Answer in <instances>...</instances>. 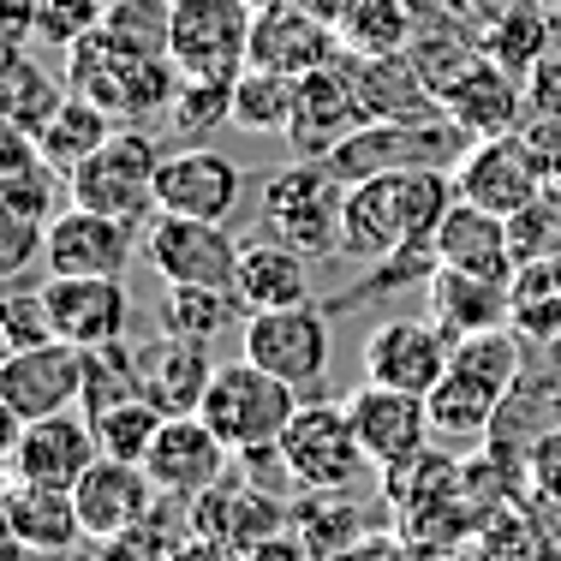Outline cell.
Instances as JSON below:
<instances>
[{
  "mask_svg": "<svg viewBox=\"0 0 561 561\" xmlns=\"http://www.w3.org/2000/svg\"><path fill=\"white\" fill-rule=\"evenodd\" d=\"M531 365V346L514 329H484V335H466L454 346L448 377L431 394V424L443 443H490L496 419L507 412V400L519 394Z\"/></svg>",
  "mask_w": 561,
  "mask_h": 561,
  "instance_id": "6da1fadb",
  "label": "cell"
},
{
  "mask_svg": "<svg viewBox=\"0 0 561 561\" xmlns=\"http://www.w3.org/2000/svg\"><path fill=\"white\" fill-rule=\"evenodd\" d=\"M299 407L305 400L293 382L270 377V370L251 365V358H233V365H216L209 394L197 412H204V424L233 448V460H257V454L280 448V436H287V424Z\"/></svg>",
  "mask_w": 561,
  "mask_h": 561,
  "instance_id": "7a4b0ae2",
  "label": "cell"
},
{
  "mask_svg": "<svg viewBox=\"0 0 561 561\" xmlns=\"http://www.w3.org/2000/svg\"><path fill=\"white\" fill-rule=\"evenodd\" d=\"M472 150L460 126L448 114L431 119H370L358 126L346 144L323 156V168L335 173L341 185H365L382 180V173H424V168H460V156Z\"/></svg>",
  "mask_w": 561,
  "mask_h": 561,
  "instance_id": "3957f363",
  "label": "cell"
},
{
  "mask_svg": "<svg viewBox=\"0 0 561 561\" xmlns=\"http://www.w3.org/2000/svg\"><path fill=\"white\" fill-rule=\"evenodd\" d=\"M180 78L185 72L173 60L119 55V48L102 43V31L66 55V84H72V96L108 108L119 126H138V119H150V114H168L173 96H180Z\"/></svg>",
  "mask_w": 561,
  "mask_h": 561,
  "instance_id": "277c9868",
  "label": "cell"
},
{
  "mask_svg": "<svg viewBox=\"0 0 561 561\" xmlns=\"http://www.w3.org/2000/svg\"><path fill=\"white\" fill-rule=\"evenodd\" d=\"M341 216H346V185L323 162H293L270 173V185H263V221L305 263L341 257Z\"/></svg>",
  "mask_w": 561,
  "mask_h": 561,
  "instance_id": "5b68a950",
  "label": "cell"
},
{
  "mask_svg": "<svg viewBox=\"0 0 561 561\" xmlns=\"http://www.w3.org/2000/svg\"><path fill=\"white\" fill-rule=\"evenodd\" d=\"M168 150L144 126H119L90 162L72 168V204L96 209L114 221H156V173H162Z\"/></svg>",
  "mask_w": 561,
  "mask_h": 561,
  "instance_id": "8992f818",
  "label": "cell"
},
{
  "mask_svg": "<svg viewBox=\"0 0 561 561\" xmlns=\"http://www.w3.org/2000/svg\"><path fill=\"white\" fill-rule=\"evenodd\" d=\"M280 460H287L293 484L299 490H323V496H341V490H353L358 478H365L370 454L358 443L353 431V412H346V400H305L299 412H293L287 436H280Z\"/></svg>",
  "mask_w": 561,
  "mask_h": 561,
  "instance_id": "52a82bcc",
  "label": "cell"
},
{
  "mask_svg": "<svg viewBox=\"0 0 561 561\" xmlns=\"http://www.w3.org/2000/svg\"><path fill=\"white\" fill-rule=\"evenodd\" d=\"M454 185H460L466 204L490 209V216H519V209L550 197V150L538 138H526V131L484 138L460 156Z\"/></svg>",
  "mask_w": 561,
  "mask_h": 561,
  "instance_id": "ba28073f",
  "label": "cell"
},
{
  "mask_svg": "<svg viewBox=\"0 0 561 561\" xmlns=\"http://www.w3.org/2000/svg\"><path fill=\"white\" fill-rule=\"evenodd\" d=\"M251 365H263L270 377L293 382L299 394L323 389L329 365H335V317L317 305H287V311H257L245 317L239 335Z\"/></svg>",
  "mask_w": 561,
  "mask_h": 561,
  "instance_id": "9c48e42d",
  "label": "cell"
},
{
  "mask_svg": "<svg viewBox=\"0 0 561 561\" xmlns=\"http://www.w3.org/2000/svg\"><path fill=\"white\" fill-rule=\"evenodd\" d=\"M257 0H173V66L192 78H233L251 60Z\"/></svg>",
  "mask_w": 561,
  "mask_h": 561,
  "instance_id": "30bf717a",
  "label": "cell"
},
{
  "mask_svg": "<svg viewBox=\"0 0 561 561\" xmlns=\"http://www.w3.org/2000/svg\"><path fill=\"white\" fill-rule=\"evenodd\" d=\"M245 197V173L216 144H180L168 150L156 173V216H192V221H233Z\"/></svg>",
  "mask_w": 561,
  "mask_h": 561,
  "instance_id": "8fae6325",
  "label": "cell"
},
{
  "mask_svg": "<svg viewBox=\"0 0 561 561\" xmlns=\"http://www.w3.org/2000/svg\"><path fill=\"white\" fill-rule=\"evenodd\" d=\"M454 341L436 317H389L365 335V382L407 394H431L454 365Z\"/></svg>",
  "mask_w": 561,
  "mask_h": 561,
  "instance_id": "7c38bea8",
  "label": "cell"
},
{
  "mask_svg": "<svg viewBox=\"0 0 561 561\" xmlns=\"http://www.w3.org/2000/svg\"><path fill=\"white\" fill-rule=\"evenodd\" d=\"M84 400V346H24V353H7L0 365V412L12 424H36L55 419V412H72Z\"/></svg>",
  "mask_w": 561,
  "mask_h": 561,
  "instance_id": "4fadbf2b",
  "label": "cell"
},
{
  "mask_svg": "<svg viewBox=\"0 0 561 561\" xmlns=\"http://www.w3.org/2000/svg\"><path fill=\"white\" fill-rule=\"evenodd\" d=\"M144 257L162 275V287H233L239 275V239L221 221L192 216H156L144 233Z\"/></svg>",
  "mask_w": 561,
  "mask_h": 561,
  "instance_id": "5bb4252c",
  "label": "cell"
},
{
  "mask_svg": "<svg viewBox=\"0 0 561 561\" xmlns=\"http://www.w3.org/2000/svg\"><path fill=\"white\" fill-rule=\"evenodd\" d=\"M43 311L55 341L66 346H114L131 329V299L126 280L114 275H48L43 280Z\"/></svg>",
  "mask_w": 561,
  "mask_h": 561,
  "instance_id": "9a60e30c",
  "label": "cell"
},
{
  "mask_svg": "<svg viewBox=\"0 0 561 561\" xmlns=\"http://www.w3.org/2000/svg\"><path fill=\"white\" fill-rule=\"evenodd\" d=\"M346 412H353V431H358V443H365L377 472H400V466H412L419 454H431L436 424H431V400L424 394L365 382V389L346 400Z\"/></svg>",
  "mask_w": 561,
  "mask_h": 561,
  "instance_id": "2e32d148",
  "label": "cell"
},
{
  "mask_svg": "<svg viewBox=\"0 0 561 561\" xmlns=\"http://www.w3.org/2000/svg\"><path fill=\"white\" fill-rule=\"evenodd\" d=\"M78 502V519H84V543H102V538H126V531H144L162 507V490L156 478L144 472L138 460H114L102 454L72 490Z\"/></svg>",
  "mask_w": 561,
  "mask_h": 561,
  "instance_id": "e0dca14e",
  "label": "cell"
},
{
  "mask_svg": "<svg viewBox=\"0 0 561 561\" xmlns=\"http://www.w3.org/2000/svg\"><path fill=\"white\" fill-rule=\"evenodd\" d=\"M102 460V443L90 431L84 412H55V419L19 424L7 443V466L24 484H48V490H78V478Z\"/></svg>",
  "mask_w": 561,
  "mask_h": 561,
  "instance_id": "ac0fdd59",
  "label": "cell"
},
{
  "mask_svg": "<svg viewBox=\"0 0 561 561\" xmlns=\"http://www.w3.org/2000/svg\"><path fill=\"white\" fill-rule=\"evenodd\" d=\"M144 472L156 478V490L173 502H197L209 484H221L233 472V448L221 443L204 424V412H180L156 431L150 454H144Z\"/></svg>",
  "mask_w": 561,
  "mask_h": 561,
  "instance_id": "d6986e66",
  "label": "cell"
},
{
  "mask_svg": "<svg viewBox=\"0 0 561 561\" xmlns=\"http://www.w3.org/2000/svg\"><path fill=\"white\" fill-rule=\"evenodd\" d=\"M131 251H138V227L96 216L84 204H66L48 221V245H43V270L48 275H114L126 280Z\"/></svg>",
  "mask_w": 561,
  "mask_h": 561,
  "instance_id": "ffe728a7",
  "label": "cell"
},
{
  "mask_svg": "<svg viewBox=\"0 0 561 561\" xmlns=\"http://www.w3.org/2000/svg\"><path fill=\"white\" fill-rule=\"evenodd\" d=\"M358 126H370V114L358 102L353 78L341 72V60H329V66L299 78V102H293V126H287V144L299 162H323Z\"/></svg>",
  "mask_w": 561,
  "mask_h": 561,
  "instance_id": "44dd1931",
  "label": "cell"
},
{
  "mask_svg": "<svg viewBox=\"0 0 561 561\" xmlns=\"http://www.w3.org/2000/svg\"><path fill=\"white\" fill-rule=\"evenodd\" d=\"M293 519V507L275 496L263 478H251L245 466L239 472H227L221 484H209L204 496L192 502V526L209 531V538H227L239 543V550H251L257 538H270V531H280Z\"/></svg>",
  "mask_w": 561,
  "mask_h": 561,
  "instance_id": "7402d4cb",
  "label": "cell"
},
{
  "mask_svg": "<svg viewBox=\"0 0 561 561\" xmlns=\"http://www.w3.org/2000/svg\"><path fill=\"white\" fill-rule=\"evenodd\" d=\"M526 108H531L526 84H519L514 72H502V66L490 60V55L478 60V66H466V72L443 90V114H448L472 144L519 131V126H526Z\"/></svg>",
  "mask_w": 561,
  "mask_h": 561,
  "instance_id": "603a6c76",
  "label": "cell"
},
{
  "mask_svg": "<svg viewBox=\"0 0 561 561\" xmlns=\"http://www.w3.org/2000/svg\"><path fill=\"white\" fill-rule=\"evenodd\" d=\"M341 55V36L329 19H317L311 7H257V24H251V60L263 72H287L305 78L317 66H329Z\"/></svg>",
  "mask_w": 561,
  "mask_h": 561,
  "instance_id": "cb8c5ba5",
  "label": "cell"
},
{
  "mask_svg": "<svg viewBox=\"0 0 561 561\" xmlns=\"http://www.w3.org/2000/svg\"><path fill=\"white\" fill-rule=\"evenodd\" d=\"M138 377H144V400H150L162 419H180V412H197L209 394V346L185 341V335H156V341H138Z\"/></svg>",
  "mask_w": 561,
  "mask_h": 561,
  "instance_id": "d4e9b609",
  "label": "cell"
},
{
  "mask_svg": "<svg viewBox=\"0 0 561 561\" xmlns=\"http://www.w3.org/2000/svg\"><path fill=\"white\" fill-rule=\"evenodd\" d=\"M335 60H341V72L353 78V90H358V102H365L370 119H431V114H443V102L424 84V72L412 55H353V48H341Z\"/></svg>",
  "mask_w": 561,
  "mask_h": 561,
  "instance_id": "484cf974",
  "label": "cell"
},
{
  "mask_svg": "<svg viewBox=\"0 0 561 561\" xmlns=\"http://www.w3.org/2000/svg\"><path fill=\"white\" fill-rule=\"evenodd\" d=\"M436 257H443V270H466L484 280H514V270H519L507 216H490V209L466 204V197L436 227Z\"/></svg>",
  "mask_w": 561,
  "mask_h": 561,
  "instance_id": "4316f807",
  "label": "cell"
},
{
  "mask_svg": "<svg viewBox=\"0 0 561 561\" xmlns=\"http://www.w3.org/2000/svg\"><path fill=\"white\" fill-rule=\"evenodd\" d=\"M233 293L245 305V317L257 311H287V305H311V275H305V257L275 233L239 239V275Z\"/></svg>",
  "mask_w": 561,
  "mask_h": 561,
  "instance_id": "83f0119b",
  "label": "cell"
},
{
  "mask_svg": "<svg viewBox=\"0 0 561 561\" xmlns=\"http://www.w3.org/2000/svg\"><path fill=\"white\" fill-rule=\"evenodd\" d=\"M7 538H19L31 556H66L84 543V519H78L72 490H48V484H7Z\"/></svg>",
  "mask_w": 561,
  "mask_h": 561,
  "instance_id": "f1b7e54d",
  "label": "cell"
},
{
  "mask_svg": "<svg viewBox=\"0 0 561 561\" xmlns=\"http://www.w3.org/2000/svg\"><path fill=\"white\" fill-rule=\"evenodd\" d=\"M424 299H431V317L454 341L484 335V329H507V280H484V275H466V270H436L431 287H424Z\"/></svg>",
  "mask_w": 561,
  "mask_h": 561,
  "instance_id": "f546056e",
  "label": "cell"
},
{
  "mask_svg": "<svg viewBox=\"0 0 561 561\" xmlns=\"http://www.w3.org/2000/svg\"><path fill=\"white\" fill-rule=\"evenodd\" d=\"M431 12L436 0H346V12L335 19V36L353 55H407Z\"/></svg>",
  "mask_w": 561,
  "mask_h": 561,
  "instance_id": "4dcf8cb0",
  "label": "cell"
},
{
  "mask_svg": "<svg viewBox=\"0 0 561 561\" xmlns=\"http://www.w3.org/2000/svg\"><path fill=\"white\" fill-rule=\"evenodd\" d=\"M507 329L526 346H556L561 341V251L526 257L507 280Z\"/></svg>",
  "mask_w": 561,
  "mask_h": 561,
  "instance_id": "1f68e13d",
  "label": "cell"
},
{
  "mask_svg": "<svg viewBox=\"0 0 561 561\" xmlns=\"http://www.w3.org/2000/svg\"><path fill=\"white\" fill-rule=\"evenodd\" d=\"M556 31H561V12L538 7V0H514L496 24H484V55L526 84V78L561 48Z\"/></svg>",
  "mask_w": 561,
  "mask_h": 561,
  "instance_id": "d6a6232c",
  "label": "cell"
},
{
  "mask_svg": "<svg viewBox=\"0 0 561 561\" xmlns=\"http://www.w3.org/2000/svg\"><path fill=\"white\" fill-rule=\"evenodd\" d=\"M66 96H72V84H60L48 66H36L31 48H7V66H0V119L7 126L43 138L48 119L66 108Z\"/></svg>",
  "mask_w": 561,
  "mask_h": 561,
  "instance_id": "836d02e7",
  "label": "cell"
},
{
  "mask_svg": "<svg viewBox=\"0 0 561 561\" xmlns=\"http://www.w3.org/2000/svg\"><path fill=\"white\" fill-rule=\"evenodd\" d=\"M239 311L245 305H239L233 287H168L162 293V329L197 346H216L221 335H233Z\"/></svg>",
  "mask_w": 561,
  "mask_h": 561,
  "instance_id": "e575fe53",
  "label": "cell"
},
{
  "mask_svg": "<svg viewBox=\"0 0 561 561\" xmlns=\"http://www.w3.org/2000/svg\"><path fill=\"white\" fill-rule=\"evenodd\" d=\"M102 43L138 60H173V0H108Z\"/></svg>",
  "mask_w": 561,
  "mask_h": 561,
  "instance_id": "d590c367",
  "label": "cell"
},
{
  "mask_svg": "<svg viewBox=\"0 0 561 561\" xmlns=\"http://www.w3.org/2000/svg\"><path fill=\"white\" fill-rule=\"evenodd\" d=\"M293 102H299V78L287 72H263V66H245L233 78V126L257 131V138H287L293 126Z\"/></svg>",
  "mask_w": 561,
  "mask_h": 561,
  "instance_id": "8d00e7d4",
  "label": "cell"
},
{
  "mask_svg": "<svg viewBox=\"0 0 561 561\" xmlns=\"http://www.w3.org/2000/svg\"><path fill=\"white\" fill-rule=\"evenodd\" d=\"M114 131H119V119L108 108H96V102H84V96H66V108L48 119V131L36 144H43V156L60 173H72L78 162H90V156L114 138Z\"/></svg>",
  "mask_w": 561,
  "mask_h": 561,
  "instance_id": "74e56055",
  "label": "cell"
},
{
  "mask_svg": "<svg viewBox=\"0 0 561 561\" xmlns=\"http://www.w3.org/2000/svg\"><path fill=\"white\" fill-rule=\"evenodd\" d=\"M239 78V72H233ZM233 78H180V96L168 108V126L180 144H209L221 126H233Z\"/></svg>",
  "mask_w": 561,
  "mask_h": 561,
  "instance_id": "f35d334b",
  "label": "cell"
},
{
  "mask_svg": "<svg viewBox=\"0 0 561 561\" xmlns=\"http://www.w3.org/2000/svg\"><path fill=\"white\" fill-rule=\"evenodd\" d=\"M293 526L311 538V550L323 556V561H335L341 550H353V543H365V538H377L370 531V519L358 514L353 502H346V490L341 496H323V490H305V502L293 507Z\"/></svg>",
  "mask_w": 561,
  "mask_h": 561,
  "instance_id": "ab89813d",
  "label": "cell"
},
{
  "mask_svg": "<svg viewBox=\"0 0 561 561\" xmlns=\"http://www.w3.org/2000/svg\"><path fill=\"white\" fill-rule=\"evenodd\" d=\"M144 394V377H138V346L131 341H114V346H90L84 353V419L108 407H126V400Z\"/></svg>",
  "mask_w": 561,
  "mask_h": 561,
  "instance_id": "60d3db41",
  "label": "cell"
},
{
  "mask_svg": "<svg viewBox=\"0 0 561 561\" xmlns=\"http://www.w3.org/2000/svg\"><path fill=\"white\" fill-rule=\"evenodd\" d=\"M162 424H168V419L138 394V400H126V407L96 412V419H90V431H96L102 454H114V460H138V466H144V454H150V443H156V431H162Z\"/></svg>",
  "mask_w": 561,
  "mask_h": 561,
  "instance_id": "b9f144b4",
  "label": "cell"
},
{
  "mask_svg": "<svg viewBox=\"0 0 561 561\" xmlns=\"http://www.w3.org/2000/svg\"><path fill=\"white\" fill-rule=\"evenodd\" d=\"M102 19H108V0H43V12H36V43L72 55L78 43H90L102 31Z\"/></svg>",
  "mask_w": 561,
  "mask_h": 561,
  "instance_id": "7bdbcfd3",
  "label": "cell"
},
{
  "mask_svg": "<svg viewBox=\"0 0 561 561\" xmlns=\"http://www.w3.org/2000/svg\"><path fill=\"white\" fill-rule=\"evenodd\" d=\"M526 484L538 507L561 514V424H543V431L526 436Z\"/></svg>",
  "mask_w": 561,
  "mask_h": 561,
  "instance_id": "ee69618b",
  "label": "cell"
},
{
  "mask_svg": "<svg viewBox=\"0 0 561 561\" xmlns=\"http://www.w3.org/2000/svg\"><path fill=\"white\" fill-rule=\"evenodd\" d=\"M0 341H7V353H24V346L55 341L48 311H43V287L36 293H7V299H0Z\"/></svg>",
  "mask_w": 561,
  "mask_h": 561,
  "instance_id": "f6af8a7d",
  "label": "cell"
},
{
  "mask_svg": "<svg viewBox=\"0 0 561 561\" xmlns=\"http://www.w3.org/2000/svg\"><path fill=\"white\" fill-rule=\"evenodd\" d=\"M43 245H48V221L0 209V270L19 275V270H31V263H43Z\"/></svg>",
  "mask_w": 561,
  "mask_h": 561,
  "instance_id": "bcb514c9",
  "label": "cell"
},
{
  "mask_svg": "<svg viewBox=\"0 0 561 561\" xmlns=\"http://www.w3.org/2000/svg\"><path fill=\"white\" fill-rule=\"evenodd\" d=\"M90 561H173V538H162L156 526H144V531H126V538L90 543Z\"/></svg>",
  "mask_w": 561,
  "mask_h": 561,
  "instance_id": "7dc6e473",
  "label": "cell"
},
{
  "mask_svg": "<svg viewBox=\"0 0 561 561\" xmlns=\"http://www.w3.org/2000/svg\"><path fill=\"white\" fill-rule=\"evenodd\" d=\"M245 556H251V561H323V556L311 550V538H305V531L293 526V519H287L280 531H270V538H257Z\"/></svg>",
  "mask_w": 561,
  "mask_h": 561,
  "instance_id": "c3c4849f",
  "label": "cell"
},
{
  "mask_svg": "<svg viewBox=\"0 0 561 561\" xmlns=\"http://www.w3.org/2000/svg\"><path fill=\"white\" fill-rule=\"evenodd\" d=\"M526 96H531V108H526V114H538V119H561V48L538 66V72L526 78Z\"/></svg>",
  "mask_w": 561,
  "mask_h": 561,
  "instance_id": "681fc988",
  "label": "cell"
},
{
  "mask_svg": "<svg viewBox=\"0 0 561 561\" xmlns=\"http://www.w3.org/2000/svg\"><path fill=\"white\" fill-rule=\"evenodd\" d=\"M173 561H251L239 543H227V538H209V531H185V538H173Z\"/></svg>",
  "mask_w": 561,
  "mask_h": 561,
  "instance_id": "f907efd6",
  "label": "cell"
},
{
  "mask_svg": "<svg viewBox=\"0 0 561 561\" xmlns=\"http://www.w3.org/2000/svg\"><path fill=\"white\" fill-rule=\"evenodd\" d=\"M36 12H43V0H0V31H7V48H31L36 43Z\"/></svg>",
  "mask_w": 561,
  "mask_h": 561,
  "instance_id": "816d5d0a",
  "label": "cell"
},
{
  "mask_svg": "<svg viewBox=\"0 0 561 561\" xmlns=\"http://www.w3.org/2000/svg\"><path fill=\"white\" fill-rule=\"evenodd\" d=\"M538 561H561V514H556V526L543 531V550H538Z\"/></svg>",
  "mask_w": 561,
  "mask_h": 561,
  "instance_id": "f5cc1de1",
  "label": "cell"
},
{
  "mask_svg": "<svg viewBox=\"0 0 561 561\" xmlns=\"http://www.w3.org/2000/svg\"><path fill=\"white\" fill-rule=\"evenodd\" d=\"M257 7H311V0H257Z\"/></svg>",
  "mask_w": 561,
  "mask_h": 561,
  "instance_id": "db71d44e",
  "label": "cell"
},
{
  "mask_svg": "<svg viewBox=\"0 0 561 561\" xmlns=\"http://www.w3.org/2000/svg\"><path fill=\"white\" fill-rule=\"evenodd\" d=\"M538 7H550V12H561V0H538Z\"/></svg>",
  "mask_w": 561,
  "mask_h": 561,
  "instance_id": "11a10c76",
  "label": "cell"
}]
</instances>
